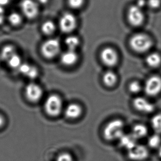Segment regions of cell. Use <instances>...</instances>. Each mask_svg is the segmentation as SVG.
Returning <instances> with one entry per match:
<instances>
[{"label":"cell","mask_w":161,"mask_h":161,"mask_svg":"<svg viewBox=\"0 0 161 161\" xmlns=\"http://www.w3.org/2000/svg\"><path fill=\"white\" fill-rule=\"evenodd\" d=\"M56 28V24L53 21L51 20H47L42 24L41 29L44 34L50 35L55 32Z\"/></svg>","instance_id":"cell-21"},{"label":"cell","mask_w":161,"mask_h":161,"mask_svg":"<svg viewBox=\"0 0 161 161\" xmlns=\"http://www.w3.org/2000/svg\"><path fill=\"white\" fill-rule=\"evenodd\" d=\"M4 124V119L3 117L1 114H0V128L2 127Z\"/></svg>","instance_id":"cell-35"},{"label":"cell","mask_w":161,"mask_h":161,"mask_svg":"<svg viewBox=\"0 0 161 161\" xmlns=\"http://www.w3.org/2000/svg\"><path fill=\"white\" fill-rule=\"evenodd\" d=\"M19 6L22 15L28 19H35L41 13L42 6L36 0H21Z\"/></svg>","instance_id":"cell-3"},{"label":"cell","mask_w":161,"mask_h":161,"mask_svg":"<svg viewBox=\"0 0 161 161\" xmlns=\"http://www.w3.org/2000/svg\"><path fill=\"white\" fill-rule=\"evenodd\" d=\"M0 61H1V58H0Z\"/></svg>","instance_id":"cell-37"},{"label":"cell","mask_w":161,"mask_h":161,"mask_svg":"<svg viewBox=\"0 0 161 161\" xmlns=\"http://www.w3.org/2000/svg\"><path fill=\"white\" fill-rule=\"evenodd\" d=\"M148 134V129L142 124H137L133 126L131 134L136 140L146 137Z\"/></svg>","instance_id":"cell-16"},{"label":"cell","mask_w":161,"mask_h":161,"mask_svg":"<svg viewBox=\"0 0 161 161\" xmlns=\"http://www.w3.org/2000/svg\"><path fill=\"white\" fill-rule=\"evenodd\" d=\"M145 94L150 97H155L161 92V78L158 75H153L147 79L144 85Z\"/></svg>","instance_id":"cell-8"},{"label":"cell","mask_w":161,"mask_h":161,"mask_svg":"<svg viewBox=\"0 0 161 161\" xmlns=\"http://www.w3.org/2000/svg\"><path fill=\"white\" fill-rule=\"evenodd\" d=\"M15 53H17V51L15 47L12 45H7L1 50L0 58L1 60L7 62Z\"/></svg>","instance_id":"cell-18"},{"label":"cell","mask_w":161,"mask_h":161,"mask_svg":"<svg viewBox=\"0 0 161 161\" xmlns=\"http://www.w3.org/2000/svg\"><path fill=\"white\" fill-rule=\"evenodd\" d=\"M153 42L148 35L138 33L131 36L129 40V45L134 51L143 53L150 50L153 46Z\"/></svg>","instance_id":"cell-2"},{"label":"cell","mask_w":161,"mask_h":161,"mask_svg":"<svg viewBox=\"0 0 161 161\" xmlns=\"http://www.w3.org/2000/svg\"><path fill=\"white\" fill-rule=\"evenodd\" d=\"M64 43L68 50L75 51L80 45V40L76 36L70 35L65 38Z\"/></svg>","instance_id":"cell-22"},{"label":"cell","mask_w":161,"mask_h":161,"mask_svg":"<svg viewBox=\"0 0 161 161\" xmlns=\"http://www.w3.org/2000/svg\"><path fill=\"white\" fill-rule=\"evenodd\" d=\"M65 3L72 11H80L87 4V0H65Z\"/></svg>","instance_id":"cell-20"},{"label":"cell","mask_w":161,"mask_h":161,"mask_svg":"<svg viewBox=\"0 0 161 161\" xmlns=\"http://www.w3.org/2000/svg\"><path fill=\"white\" fill-rule=\"evenodd\" d=\"M7 63H8L9 67L12 69H18L23 62H22L21 57L17 53L9 59L8 61H7Z\"/></svg>","instance_id":"cell-26"},{"label":"cell","mask_w":161,"mask_h":161,"mask_svg":"<svg viewBox=\"0 0 161 161\" xmlns=\"http://www.w3.org/2000/svg\"><path fill=\"white\" fill-rule=\"evenodd\" d=\"M151 125L156 134H161V113L153 115L151 119Z\"/></svg>","instance_id":"cell-24"},{"label":"cell","mask_w":161,"mask_h":161,"mask_svg":"<svg viewBox=\"0 0 161 161\" xmlns=\"http://www.w3.org/2000/svg\"><path fill=\"white\" fill-rule=\"evenodd\" d=\"M83 109L80 105L72 103L68 105L64 110L65 117L68 119H75L78 118L82 114Z\"/></svg>","instance_id":"cell-14"},{"label":"cell","mask_w":161,"mask_h":161,"mask_svg":"<svg viewBox=\"0 0 161 161\" xmlns=\"http://www.w3.org/2000/svg\"><path fill=\"white\" fill-rule=\"evenodd\" d=\"M136 4L140 8H142L147 4V1L146 0H137V3Z\"/></svg>","instance_id":"cell-33"},{"label":"cell","mask_w":161,"mask_h":161,"mask_svg":"<svg viewBox=\"0 0 161 161\" xmlns=\"http://www.w3.org/2000/svg\"><path fill=\"white\" fill-rule=\"evenodd\" d=\"M128 156L131 161H145L149 156V151L146 146L137 144L128 151Z\"/></svg>","instance_id":"cell-10"},{"label":"cell","mask_w":161,"mask_h":161,"mask_svg":"<svg viewBox=\"0 0 161 161\" xmlns=\"http://www.w3.org/2000/svg\"><path fill=\"white\" fill-rule=\"evenodd\" d=\"M134 107L137 111L144 113H151L155 110V106L146 98L137 97L133 101Z\"/></svg>","instance_id":"cell-12"},{"label":"cell","mask_w":161,"mask_h":161,"mask_svg":"<svg viewBox=\"0 0 161 161\" xmlns=\"http://www.w3.org/2000/svg\"><path fill=\"white\" fill-rule=\"evenodd\" d=\"M124 123L119 119L112 120L107 123L103 130L105 139L109 142L119 140L124 134Z\"/></svg>","instance_id":"cell-1"},{"label":"cell","mask_w":161,"mask_h":161,"mask_svg":"<svg viewBox=\"0 0 161 161\" xmlns=\"http://www.w3.org/2000/svg\"><path fill=\"white\" fill-rule=\"evenodd\" d=\"M23 16L22 13H18L17 12H13L9 14L8 17L9 23L14 26H18L22 24L23 22Z\"/></svg>","instance_id":"cell-23"},{"label":"cell","mask_w":161,"mask_h":161,"mask_svg":"<svg viewBox=\"0 0 161 161\" xmlns=\"http://www.w3.org/2000/svg\"><path fill=\"white\" fill-rule=\"evenodd\" d=\"M147 145L151 148H159L161 146V137L160 135L156 134L151 135L147 140Z\"/></svg>","instance_id":"cell-25"},{"label":"cell","mask_w":161,"mask_h":161,"mask_svg":"<svg viewBox=\"0 0 161 161\" xmlns=\"http://www.w3.org/2000/svg\"><path fill=\"white\" fill-rule=\"evenodd\" d=\"M79 56L75 51L68 50L62 53L60 57L61 63L65 66H72L78 61Z\"/></svg>","instance_id":"cell-13"},{"label":"cell","mask_w":161,"mask_h":161,"mask_svg":"<svg viewBox=\"0 0 161 161\" xmlns=\"http://www.w3.org/2000/svg\"><path fill=\"white\" fill-rule=\"evenodd\" d=\"M146 63L150 67H158L161 64V55L157 53H151L146 57Z\"/></svg>","instance_id":"cell-17"},{"label":"cell","mask_w":161,"mask_h":161,"mask_svg":"<svg viewBox=\"0 0 161 161\" xmlns=\"http://www.w3.org/2000/svg\"><path fill=\"white\" fill-rule=\"evenodd\" d=\"M11 0H0V6L4 7L9 4Z\"/></svg>","instance_id":"cell-34"},{"label":"cell","mask_w":161,"mask_h":161,"mask_svg":"<svg viewBox=\"0 0 161 161\" xmlns=\"http://www.w3.org/2000/svg\"><path fill=\"white\" fill-rule=\"evenodd\" d=\"M39 71L38 68L34 65H32L31 69L26 76L31 79H34L39 76Z\"/></svg>","instance_id":"cell-30"},{"label":"cell","mask_w":161,"mask_h":161,"mask_svg":"<svg viewBox=\"0 0 161 161\" xmlns=\"http://www.w3.org/2000/svg\"><path fill=\"white\" fill-rule=\"evenodd\" d=\"M61 51V44L56 39L46 40L41 46V53L47 59H53L56 57Z\"/></svg>","instance_id":"cell-6"},{"label":"cell","mask_w":161,"mask_h":161,"mask_svg":"<svg viewBox=\"0 0 161 161\" xmlns=\"http://www.w3.org/2000/svg\"><path fill=\"white\" fill-rule=\"evenodd\" d=\"M78 25V18L72 11H65L62 13L58 20V27L62 32L72 33Z\"/></svg>","instance_id":"cell-4"},{"label":"cell","mask_w":161,"mask_h":161,"mask_svg":"<svg viewBox=\"0 0 161 161\" xmlns=\"http://www.w3.org/2000/svg\"><path fill=\"white\" fill-rule=\"evenodd\" d=\"M100 58L103 63L109 67H113L117 64L119 56L117 52L111 47H107L101 51Z\"/></svg>","instance_id":"cell-9"},{"label":"cell","mask_w":161,"mask_h":161,"mask_svg":"<svg viewBox=\"0 0 161 161\" xmlns=\"http://www.w3.org/2000/svg\"><path fill=\"white\" fill-rule=\"evenodd\" d=\"M120 146L128 151L133 148L137 143V140L131 134H125L122 136L119 140Z\"/></svg>","instance_id":"cell-15"},{"label":"cell","mask_w":161,"mask_h":161,"mask_svg":"<svg viewBox=\"0 0 161 161\" xmlns=\"http://www.w3.org/2000/svg\"><path fill=\"white\" fill-rule=\"evenodd\" d=\"M103 80L106 86L108 87H112L115 85L118 80L117 74L112 71L105 72L103 77Z\"/></svg>","instance_id":"cell-19"},{"label":"cell","mask_w":161,"mask_h":161,"mask_svg":"<svg viewBox=\"0 0 161 161\" xmlns=\"http://www.w3.org/2000/svg\"><path fill=\"white\" fill-rule=\"evenodd\" d=\"M5 19V10L4 7L0 6V25L3 24Z\"/></svg>","instance_id":"cell-32"},{"label":"cell","mask_w":161,"mask_h":161,"mask_svg":"<svg viewBox=\"0 0 161 161\" xmlns=\"http://www.w3.org/2000/svg\"><path fill=\"white\" fill-rule=\"evenodd\" d=\"M55 161H74V158L70 153L64 152L59 153Z\"/></svg>","instance_id":"cell-28"},{"label":"cell","mask_w":161,"mask_h":161,"mask_svg":"<svg viewBox=\"0 0 161 161\" xmlns=\"http://www.w3.org/2000/svg\"><path fill=\"white\" fill-rule=\"evenodd\" d=\"M46 113L51 117L58 116L62 111L63 101L60 96L53 94L47 97L44 103Z\"/></svg>","instance_id":"cell-5"},{"label":"cell","mask_w":161,"mask_h":161,"mask_svg":"<svg viewBox=\"0 0 161 161\" xmlns=\"http://www.w3.org/2000/svg\"><path fill=\"white\" fill-rule=\"evenodd\" d=\"M31 66H32V65H31L29 63H23H23L20 65L18 69L22 75L26 76L29 72V70L31 69Z\"/></svg>","instance_id":"cell-29"},{"label":"cell","mask_w":161,"mask_h":161,"mask_svg":"<svg viewBox=\"0 0 161 161\" xmlns=\"http://www.w3.org/2000/svg\"><path fill=\"white\" fill-rule=\"evenodd\" d=\"M147 4L151 8L157 9L161 6V0H148Z\"/></svg>","instance_id":"cell-31"},{"label":"cell","mask_w":161,"mask_h":161,"mask_svg":"<svg viewBox=\"0 0 161 161\" xmlns=\"http://www.w3.org/2000/svg\"><path fill=\"white\" fill-rule=\"evenodd\" d=\"M158 155L160 158H161V146L159 147V148H158Z\"/></svg>","instance_id":"cell-36"},{"label":"cell","mask_w":161,"mask_h":161,"mask_svg":"<svg viewBox=\"0 0 161 161\" xmlns=\"http://www.w3.org/2000/svg\"><path fill=\"white\" fill-rule=\"evenodd\" d=\"M142 90V86L138 81H134L129 85V90L132 94H137Z\"/></svg>","instance_id":"cell-27"},{"label":"cell","mask_w":161,"mask_h":161,"mask_svg":"<svg viewBox=\"0 0 161 161\" xmlns=\"http://www.w3.org/2000/svg\"><path fill=\"white\" fill-rule=\"evenodd\" d=\"M126 18L129 23L134 27L141 26L145 19L144 12L142 8L136 4L129 7L126 12Z\"/></svg>","instance_id":"cell-7"},{"label":"cell","mask_w":161,"mask_h":161,"mask_svg":"<svg viewBox=\"0 0 161 161\" xmlns=\"http://www.w3.org/2000/svg\"><path fill=\"white\" fill-rule=\"evenodd\" d=\"M25 95L28 100L31 103H37L42 99L43 90L36 83H31L26 85L25 89Z\"/></svg>","instance_id":"cell-11"}]
</instances>
